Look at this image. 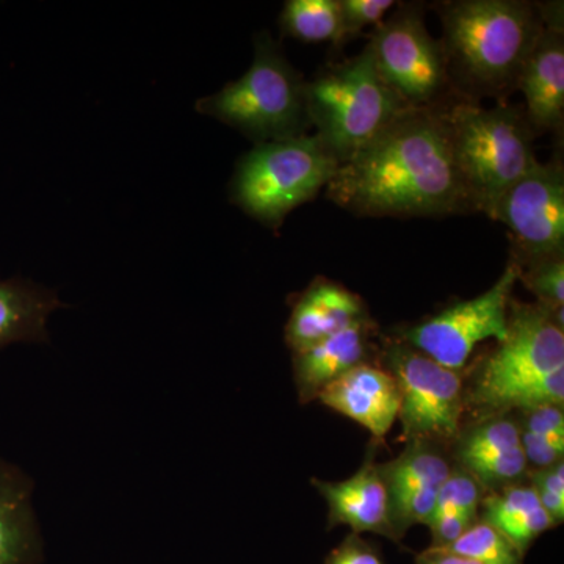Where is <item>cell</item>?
Returning <instances> with one entry per match:
<instances>
[{
  "label": "cell",
  "mask_w": 564,
  "mask_h": 564,
  "mask_svg": "<svg viewBox=\"0 0 564 564\" xmlns=\"http://www.w3.org/2000/svg\"><path fill=\"white\" fill-rule=\"evenodd\" d=\"M543 31L522 66L518 90L533 131L562 133L564 124L563 2L540 3Z\"/></svg>",
  "instance_id": "12"
},
{
  "label": "cell",
  "mask_w": 564,
  "mask_h": 564,
  "mask_svg": "<svg viewBox=\"0 0 564 564\" xmlns=\"http://www.w3.org/2000/svg\"><path fill=\"white\" fill-rule=\"evenodd\" d=\"M518 281L519 267L510 259L489 291L411 326L403 333V343L459 372L478 344L491 337L502 343L507 336L508 307Z\"/></svg>",
  "instance_id": "11"
},
{
  "label": "cell",
  "mask_w": 564,
  "mask_h": 564,
  "mask_svg": "<svg viewBox=\"0 0 564 564\" xmlns=\"http://www.w3.org/2000/svg\"><path fill=\"white\" fill-rule=\"evenodd\" d=\"M57 293L22 278H0V350L13 344H47V321L62 310Z\"/></svg>",
  "instance_id": "18"
},
{
  "label": "cell",
  "mask_w": 564,
  "mask_h": 564,
  "mask_svg": "<svg viewBox=\"0 0 564 564\" xmlns=\"http://www.w3.org/2000/svg\"><path fill=\"white\" fill-rule=\"evenodd\" d=\"M481 499H484L481 486L477 484L473 475L467 474L464 469L452 470L437 494L436 507H434L430 522L441 516L452 513L467 516L473 521H478Z\"/></svg>",
  "instance_id": "24"
},
{
  "label": "cell",
  "mask_w": 564,
  "mask_h": 564,
  "mask_svg": "<svg viewBox=\"0 0 564 564\" xmlns=\"http://www.w3.org/2000/svg\"><path fill=\"white\" fill-rule=\"evenodd\" d=\"M440 43L459 99L507 101L543 31L540 3L525 0H454L436 3Z\"/></svg>",
  "instance_id": "2"
},
{
  "label": "cell",
  "mask_w": 564,
  "mask_h": 564,
  "mask_svg": "<svg viewBox=\"0 0 564 564\" xmlns=\"http://www.w3.org/2000/svg\"><path fill=\"white\" fill-rule=\"evenodd\" d=\"M519 280L552 313H563L564 258L545 259L519 269Z\"/></svg>",
  "instance_id": "25"
},
{
  "label": "cell",
  "mask_w": 564,
  "mask_h": 564,
  "mask_svg": "<svg viewBox=\"0 0 564 564\" xmlns=\"http://www.w3.org/2000/svg\"><path fill=\"white\" fill-rule=\"evenodd\" d=\"M480 507L484 508L481 521L505 534L541 503L532 486H503L499 492L481 499Z\"/></svg>",
  "instance_id": "23"
},
{
  "label": "cell",
  "mask_w": 564,
  "mask_h": 564,
  "mask_svg": "<svg viewBox=\"0 0 564 564\" xmlns=\"http://www.w3.org/2000/svg\"><path fill=\"white\" fill-rule=\"evenodd\" d=\"M464 388L466 410L497 417L564 402L563 313L511 299L507 336Z\"/></svg>",
  "instance_id": "3"
},
{
  "label": "cell",
  "mask_w": 564,
  "mask_h": 564,
  "mask_svg": "<svg viewBox=\"0 0 564 564\" xmlns=\"http://www.w3.org/2000/svg\"><path fill=\"white\" fill-rule=\"evenodd\" d=\"M372 336L373 322L366 317L321 343L292 351L293 380L300 400L307 403L317 399L325 386L366 362Z\"/></svg>",
  "instance_id": "17"
},
{
  "label": "cell",
  "mask_w": 564,
  "mask_h": 564,
  "mask_svg": "<svg viewBox=\"0 0 564 564\" xmlns=\"http://www.w3.org/2000/svg\"><path fill=\"white\" fill-rule=\"evenodd\" d=\"M516 447H521L519 423L505 415H497V417H489V421L478 423L463 434L456 458L464 467L478 459L503 454Z\"/></svg>",
  "instance_id": "21"
},
{
  "label": "cell",
  "mask_w": 564,
  "mask_h": 564,
  "mask_svg": "<svg viewBox=\"0 0 564 564\" xmlns=\"http://www.w3.org/2000/svg\"><path fill=\"white\" fill-rule=\"evenodd\" d=\"M455 165L473 212L489 218L505 192L538 162L524 107L456 99L444 107Z\"/></svg>",
  "instance_id": "4"
},
{
  "label": "cell",
  "mask_w": 564,
  "mask_h": 564,
  "mask_svg": "<svg viewBox=\"0 0 564 564\" xmlns=\"http://www.w3.org/2000/svg\"><path fill=\"white\" fill-rule=\"evenodd\" d=\"M400 388L399 419L406 443H445L456 440L466 411L464 381L406 343L389 345L386 352Z\"/></svg>",
  "instance_id": "9"
},
{
  "label": "cell",
  "mask_w": 564,
  "mask_h": 564,
  "mask_svg": "<svg viewBox=\"0 0 564 564\" xmlns=\"http://www.w3.org/2000/svg\"><path fill=\"white\" fill-rule=\"evenodd\" d=\"M445 549L480 564H522L524 558L499 530L481 519Z\"/></svg>",
  "instance_id": "22"
},
{
  "label": "cell",
  "mask_w": 564,
  "mask_h": 564,
  "mask_svg": "<svg viewBox=\"0 0 564 564\" xmlns=\"http://www.w3.org/2000/svg\"><path fill=\"white\" fill-rule=\"evenodd\" d=\"M393 0H339L340 33L337 46L355 39L367 28H378L395 9Z\"/></svg>",
  "instance_id": "27"
},
{
  "label": "cell",
  "mask_w": 564,
  "mask_h": 564,
  "mask_svg": "<svg viewBox=\"0 0 564 564\" xmlns=\"http://www.w3.org/2000/svg\"><path fill=\"white\" fill-rule=\"evenodd\" d=\"M492 220L510 231L511 261L522 269L564 258V166L562 159L538 161L503 193Z\"/></svg>",
  "instance_id": "10"
},
{
  "label": "cell",
  "mask_w": 564,
  "mask_h": 564,
  "mask_svg": "<svg viewBox=\"0 0 564 564\" xmlns=\"http://www.w3.org/2000/svg\"><path fill=\"white\" fill-rule=\"evenodd\" d=\"M313 484L328 503L329 525H348L356 534L378 533L397 541L389 518L388 489L373 455L347 480Z\"/></svg>",
  "instance_id": "14"
},
{
  "label": "cell",
  "mask_w": 564,
  "mask_h": 564,
  "mask_svg": "<svg viewBox=\"0 0 564 564\" xmlns=\"http://www.w3.org/2000/svg\"><path fill=\"white\" fill-rule=\"evenodd\" d=\"M339 162L314 133L254 144L231 181V202L251 218L278 229L333 180Z\"/></svg>",
  "instance_id": "7"
},
{
  "label": "cell",
  "mask_w": 564,
  "mask_h": 564,
  "mask_svg": "<svg viewBox=\"0 0 564 564\" xmlns=\"http://www.w3.org/2000/svg\"><path fill=\"white\" fill-rule=\"evenodd\" d=\"M325 564H384L372 544L362 540L361 534L351 533L326 556Z\"/></svg>",
  "instance_id": "30"
},
{
  "label": "cell",
  "mask_w": 564,
  "mask_h": 564,
  "mask_svg": "<svg viewBox=\"0 0 564 564\" xmlns=\"http://www.w3.org/2000/svg\"><path fill=\"white\" fill-rule=\"evenodd\" d=\"M317 399L336 413L358 422L378 440L391 432L402 402L395 377L369 362L352 367L325 386Z\"/></svg>",
  "instance_id": "13"
},
{
  "label": "cell",
  "mask_w": 564,
  "mask_h": 564,
  "mask_svg": "<svg viewBox=\"0 0 564 564\" xmlns=\"http://www.w3.org/2000/svg\"><path fill=\"white\" fill-rule=\"evenodd\" d=\"M326 198L361 217H444L473 212L443 109L408 110L340 163Z\"/></svg>",
  "instance_id": "1"
},
{
  "label": "cell",
  "mask_w": 564,
  "mask_h": 564,
  "mask_svg": "<svg viewBox=\"0 0 564 564\" xmlns=\"http://www.w3.org/2000/svg\"><path fill=\"white\" fill-rule=\"evenodd\" d=\"M452 470L445 456L433 448L432 443H410L399 458L380 466L388 489L389 511L422 489L440 488Z\"/></svg>",
  "instance_id": "19"
},
{
  "label": "cell",
  "mask_w": 564,
  "mask_h": 564,
  "mask_svg": "<svg viewBox=\"0 0 564 564\" xmlns=\"http://www.w3.org/2000/svg\"><path fill=\"white\" fill-rule=\"evenodd\" d=\"M475 522L477 521L459 513L445 514L434 519L429 524L430 530H432V547H448L458 538H462Z\"/></svg>",
  "instance_id": "31"
},
{
  "label": "cell",
  "mask_w": 564,
  "mask_h": 564,
  "mask_svg": "<svg viewBox=\"0 0 564 564\" xmlns=\"http://www.w3.org/2000/svg\"><path fill=\"white\" fill-rule=\"evenodd\" d=\"M314 135L344 163L377 139L408 109L381 79L372 52L364 47L348 61L322 68L304 88Z\"/></svg>",
  "instance_id": "5"
},
{
  "label": "cell",
  "mask_w": 564,
  "mask_h": 564,
  "mask_svg": "<svg viewBox=\"0 0 564 564\" xmlns=\"http://www.w3.org/2000/svg\"><path fill=\"white\" fill-rule=\"evenodd\" d=\"M527 463L524 451L521 447L511 448L503 454L488 456V458L478 459L462 467L467 474L473 475L480 486L508 485L518 480L527 473Z\"/></svg>",
  "instance_id": "26"
},
{
  "label": "cell",
  "mask_w": 564,
  "mask_h": 564,
  "mask_svg": "<svg viewBox=\"0 0 564 564\" xmlns=\"http://www.w3.org/2000/svg\"><path fill=\"white\" fill-rule=\"evenodd\" d=\"M415 564H480L445 547H429L415 556Z\"/></svg>",
  "instance_id": "32"
},
{
  "label": "cell",
  "mask_w": 564,
  "mask_h": 564,
  "mask_svg": "<svg viewBox=\"0 0 564 564\" xmlns=\"http://www.w3.org/2000/svg\"><path fill=\"white\" fill-rule=\"evenodd\" d=\"M367 46L381 79L408 109H443L459 99L448 77L443 47L430 35L421 6L402 3L375 28Z\"/></svg>",
  "instance_id": "8"
},
{
  "label": "cell",
  "mask_w": 564,
  "mask_h": 564,
  "mask_svg": "<svg viewBox=\"0 0 564 564\" xmlns=\"http://www.w3.org/2000/svg\"><path fill=\"white\" fill-rule=\"evenodd\" d=\"M532 488L536 491L541 507L554 519L555 524H562L564 519V464L543 467L532 474Z\"/></svg>",
  "instance_id": "28"
},
{
  "label": "cell",
  "mask_w": 564,
  "mask_h": 564,
  "mask_svg": "<svg viewBox=\"0 0 564 564\" xmlns=\"http://www.w3.org/2000/svg\"><path fill=\"white\" fill-rule=\"evenodd\" d=\"M369 317L361 296L337 282L317 278L293 304L285 325V343L292 351L303 350Z\"/></svg>",
  "instance_id": "15"
},
{
  "label": "cell",
  "mask_w": 564,
  "mask_h": 564,
  "mask_svg": "<svg viewBox=\"0 0 564 564\" xmlns=\"http://www.w3.org/2000/svg\"><path fill=\"white\" fill-rule=\"evenodd\" d=\"M281 33L303 43H339V0H288L280 17Z\"/></svg>",
  "instance_id": "20"
},
{
  "label": "cell",
  "mask_w": 564,
  "mask_h": 564,
  "mask_svg": "<svg viewBox=\"0 0 564 564\" xmlns=\"http://www.w3.org/2000/svg\"><path fill=\"white\" fill-rule=\"evenodd\" d=\"M35 481L0 458V564H41L44 541L33 507Z\"/></svg>",
  "instance_id": "16"
},
{
  "label": "cell",
  "mask_w": 564,
  "mask_h": 564,
  "mask_svg": "<svg viewBox=\"0 0 564 564\" xmlns=\"http://www.w3.org/2000/svg\"><path fill=\"white\" fill-rule=\"evenodd\" d=\"M304 88L306 80L284 57L280 44L262 32L256 35L254 58L247 73L198 99L195 109L261 144L307 133Z\"/></svg>",
  "instance_id": "6"
},
{
  "label": "cell",
  "mask_w": 564,
  "mask_h": 564,
  "mask_svg": "<svg viewBox=\"0 0 564 564\" xmlns=\"http://www.w3.org/2000/svg\"><path fill=\"white\" fill-rule=\"evenodd\" d=\"M519 429L564 448V413L560 404L524 411V425Z\"/></svg>",
  "instance_id": "29"
}]
</instances>
